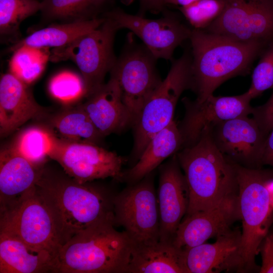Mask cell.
I'll return each instance as SVG.
<instances>
[{
	"instance_id": "9",
	"label": "cell",
	"mask_w": 273,
	"mask_h": 273,
	"mask_svg": "<svg viewBox=\"0 0 273 273\" xmlns=\"http://www.w3.org/2000/svg\"><path fill=\"white\" fill-rule=\"evenodd\" d=\"M113 211L115 226H122L135 244L159 241V212L153 172L116 194Z\"/></svg>"
},
{
	"instance_id": "10",
	"label": "cell",
	"mask_w": 273,
	"mask_h": 273,
	"mask_svg": "<svg viewBox=\"0 0 273 273\" xmlns=\"http://www.w3.org/2000/svg\"><path fill=\"white\" fill-rule=\"evenodd\" d=\"M49 158L57 161L65 173L80 183L108 177L120 181L125 159L97 144L78 143L55 134Z\"/></svg>"
},
{
	"instance_id": "18",
	"label": "cell",
	"mask_w": 273,
	"mask_h": 273,
	"mask_svg": "<svg viewBox=\"0 0 273 273\" xmlns=\"http://www.w3.org/2000/svg\"><path fill=\"white\" fill-rule=\"evenodd\" d=\"M27 86L10 72L1 76V137L10 134L30 119L46 116V111L35 102Z\"/></svg>"
},
{
	"instance_id": "3",
	"label": "cell",
	"mask_w": 273,
	"mask_h": 273,
	"mask_svg": "<svg viewBox=\"0 0 273 273\" xmlns=\"http://www.w3.org/2000/svg\"><path fill=\"white\" fill-rule=\"evenodd\" d=\"M189 192L186 215L205 210L237 195L235 163L219 151L209 132L176 153Z\"/></svg>"
},
{
	"instance_id": "20",
	"label": "cell",
	"mask_w": 273,
	"mask_h": 273,
	"mask_svg": "<svg viewBox=\"0 0 273 273\" xmlns=\"http://www.w3.org/2000/svg\"><path fill=\"white\" fill-rule=\"evenodd\" d=\"M42 169L34 166L11 145L0 152V211L35 187Z\"/></svg>"
},
{
	"instance_id": "30",
	"label": "cell",
	"mask_w": 273,
	"mask_h": 273,
	"mask_svg": "<svg viewBox=\"0 0 273 273\" xmlns=\"http://www.w3.org/2000/svg\"><path fill=\"white\" fill-rule=\"evenodd\" d=\"M103 4L101 0H42L40 11L46 20L70 22L87 19L89 14Z\"/></svg>"
},
{
	"instance_id": "6",
	"label": "cell",
	"mask_w": 273,
	"mask_h": 273,
	"mask_svg": "<svg viewBox=\"0 0 273 273\" xmlns=\"http://www.w3.org/2000/svg\"><path fill=\"white\" fill-rule=\"evenodd\" d=\"M191 54L187 51L173 61L166 77L145 103L134 120L132 155L135 163L151 138L173 121L180 96L191 87Z\"/></svg>"
},
{
	"instance_id": "36",
	"label": "cell",
	"mask_w": 273,
	"mask_h": 273,
	"mask_svg": "<svg viewBox=\"0 0 273 273\" xmlns=\"http://www.w3.org/2000/svg\"><path fill=\"white\" fill-rule=\"evenodd\" d=\"M140 10L138 15L143 16L146 12L157 14L164 11V0H139Z\"/></svg>"
},
{
	"instance_id": "5",
	"label": "cell",
	"mask_w": 273,
	"mask_h": 273,
	"mask_svg": "<svg viewBox=\"0 0 273 273\" xmlns=\"http://www.w3.org/2000/svg\"><path fill=\"white\" fill-rule=\"evenodd\" d=\"M235 164L242 220L241 255L244 267H252L273 211V179L259 169Z\"/></svg>"
},
{
	"instance_id": "1",
	"label": "cell",
	"mask_w": 273,
	"mask_h": 273,
	"mask_svg": "<svg viewBox=\"0 0 273 273\" xmlns=\"http://www.w3.org/2000/svg\"><path fill=\"white\" fill-rule=\"evenodd\" d=\"M36 191L50 211L62 246L96 224L114 221L116 194L104 187L80 183L66 173L44 167Z\"/></svg>"
},
{
	"instance_id": "13",
	"label": "cell",
	"mask_w": 273,
	"mask_h": 273,
	"mask_svg": "<svg viewBox=\"0 0 273 273\" xmlns=\"http://www.w3.org/2000/svg\"><path fill=\"white\" fill-rule=\"evenodd\" d=\"M251 100L247 92L234 96L212 95L202 102L184 98L186 112L179 127L183 139L182 148L195 143L217 124L251 114Z\"/></svg>"
},
{
	"instance_id": "29",
	"label": "cell",
	"mask_w": 273,
	"mask_h": 273,
	"mask_svg": "<svg viewBox=\"0 0 273 273\" xmlns=\"http://www.w3.org/2000/svg\"><path fill=\"white\" fill-rule=\"evenodd\" d=\"M41 8V2L37 0H0L1 39L19 37L21 23L40 11Z\"/></svg>"
},
{
	"instance_id": "35",
	"label": "cell",
	"mask_w": 273,
	"mask_h": 273,
	"mask_svg": "<svg viewBox=\"0 0 273 273\" xmlns=\"http://www.w3.org/2000/svg\"><path fill=\"white\" fill-rule=\"evenodd\" d=\"M260 273H273V235L267 236L262 248Z\"/></svg>"
},
{
	"instance_id": "28",
	"label": "cell",
	"mask_w": 273,
	"mask_h": 273,
	"mask_svg": "<svg viewBox=\"0 0 273 273\" xmlns=\"http://www.w3.org/2000/svg\"><path fill=\"white\" fill-rule=\"evenodd\" d=\"M50 55L49 48L20 46L13 51L9 62L10 72L29 85L41 75Z\"/></svg>"
},
{
	"instance_id": "15",
	"label": "cell",
	"mask_w": 273,
	"mask_h": 273,
	"mask_svg": "<svg viewBox=\"0 0 273 273\" xmlns=\"http://www.w3.org/2000/svg\"><path fill=\"white\" fill-rule=\"evenodd\" d=\"M176 156L159 167L157 191L159 241L172 244L175 232L186 214L189 192Z\"/></svg>"
},
{
	"instance_id": "39",
	"label": "cell",
	"mask_w": 273,
	"mask_h": 273,
	"mask_svg": "<svg viewBox=\"0 0 273 273\" xmlns=\"http://www.w3.org/2000/svg\"><path fill=\"white\" fill-rule=\"evenodd\" d=\"M271 6H272V10H273V1L271 2Z\"/></svg>"
},
{
	"instance_id": "26",
	"label": "cell",
	"mask_w": 273,
	"mask_h": 273,
	"mask_svg": "<svg viewBox=\"0 0 273 273\" xmlns=\"http://www.w3.org/2000/svg\"><path fill=\"white\" fill-rule=\"evenodd\" d=\"M204 30L242 42L256 41L249 26L247 0H225L220 15Z\"/></svg>"
},
{
	"instance_id": "14",
	"label": "cell",
	"mask_w": 273,
	"mask_h": 273,
	"mask_svg": "<svg viewBox=\"0 0 273 273\" xmlns=\"http://www.w3.org/2000/svg\"><path fill=\"white\" fill-rule=\"evenodd\" d=\"M209 133L217 149L232 162L249 168L261 163L267 135L253 117L244 116L221 122Z\"/></svg>"
},
{
	"instance_id": "19",
	"label": "cell",
	"mask_w": 273,
	"mask_h": 273,
	"mask_svg": "<svg viewBox=\"0 0 273 273\" xmlns=\"http://www.w3.org/2000/svg\"><path fill=\"white\" fill-rule=\"evenodd\" d=\"M82 100L80 104L103 136L133 124V118L122 101L118 83L111 76L107 83Z\"/></svg>"
},
{
	"instance_id": "23",
	"label": "cell",
	"mask_w": 273,
	"mask_h": 273,
	"mask_svg": "<svg viewBox=\"0 0 273 273\" xmlns=\"http://www.w3.org/2000/svg\"><path fill=\"white\" fill-rule=\"evenodd\" d=\"M127 273H185L180 250L172 244L159 241L149 244L134 243Z\"/></svg>"
},
{
	"instance_id": "16",
	"label": "cell",
	"mask_w": 273,
	"mask_h": 273,
	"mask_svg": "<svg viewBox=\"0 0 273 273\" xmlns=\"http://www.w3.org/2000/svg\"><path fill=\"white\" fill-rule=\"evenodd\" d=\"M240 218L237 195L211 208L186 215L179 224L172 244L178 250L193 247L229 231Z\"/></svg>"
},
{
	"instance_id": "21",
	"label": "cell",
	"mask_w": 273,
	"mask_h": 273,
	"mask_svg": "<svg viewBox=\"0 0 273 273\" xmlns=\"http://www.w3.org/2000/svg\"><path fill=\"white\" fill-rule=\"evenodd\" d=\"M183 145V139L173 120L150 140L137 162L123 171L120 181L127 185L136 183L153 172L167 158L177 153Z\"/></svg>"
},
{
	"instance_id": "4",
	"label": "cell",
	"mask_w": 273,
	"mask_h": 273,
	"mask_svg": "<svg viewBox=\"0 0 273 273\" xmlns=\"http://www.w3.org/2000/svg\"><path fill=\"white\" fill-rule=\"evenodd\" d=\"M114 226L103 222L73 236L59 249L54 272L127 273L134 243Z\"/></svg>"
},
{
	"instance_id": "34",
	"label": "cell",
	"mask_w": 273,
	"mask_h": 273,
	"mask_svg": "<svg viewBox=\"0 0 273 273\" xmlns=\"http://www.w3.org/2000/svg\"><path fill=\"white\" fill-rule=\"evenodd\" d=\"M251 114L267 135L273 127V93L264 104L253 107Z\"/></svg>"
},
{
	"instance_id": "38",
	"label": "cell",
	"mask_w": 273,
	"mask_h": 273,
	"mask_svg": "<svg viewBox=\"0 0 273 273\" xmlns=\"http://www.w3.org/2000/svg\"><path fill=\"white\" fill-rule=\"evenodd\" d=\"M198 1L200 0H164V3L165 6L170 5L181 7L187 6Z\"/></svg>"
},
{
	"instance_id": "37",
	"label": "cell",
	"mask_w": 273,
	"mask_h": 273,
	"mask_svg": "<svg viewBox=\"0 0 273 273\" xmlns=\"http://www.w3.org/2000/svg\"><path fill=\"white\" fill-rule=\"evenodd\" d=\"M261 163L273 166V127L265 139L261 158Z\"/></svg>"
},
{
	"instance_id": "25",
	"label": "cell",
	"mask_w": 273,
	"mask_h": 273,
	"mask_svg": "<svg viewBox=\"0 0 273 273\" xmlns=\"http://www.w3.org/2000/svg\"><path fill=\"white\" fill-rule=\"evenodd\" d=\"M50 119V124L63 139L97 144L104 137L81 104L68 106Z\"/></svg>"
},
{
	"instance_id": "41",
	"label": "cell",
	"mask_w": 273,
	"mask_h": 273,
	"mask_svg": "<svg viewBox=\"0 0 273 273\" xmlns=\"http://www.w3.org/2000/svg\"><path fill=\"white\" fill-rule=\"evenodd\" d=\"M266 1H269V2H271L273 1V0H266Z\"/></svg>"
},
{
	"instance_id": "22",
	"label": "cell",
	"mask_w": 273,
	"mask_h": 273,
	"mask_svg": "<svg viewBox=\"0 0 273 273\" xmlns=\"http://www.w3.org/2000/svg\"><path fill=\"white\" fill-rule=\"evenodd\" d=\"M56 257L36 251L16 238L0 232V273L54 272Z\"/></svg>"
},
{
	"instance_id": "32",
	"label": "cell",
	"mask_w": 273,
	"mask_h": 273,
	"mask_svg": "<svg viewBox=\"0 0 273 273\" xmlns=\"http://www.w3.org/2000/svg\"><path fill=\"white\" fill-rule=\"evenodd\" d=\"M225 5V0H200L178 9L194 29L204 30L219 17Z\"/></svg>"
},
{
	"instance_id": "33",
	"label": "cell",
	"mask_w": 273,
	"mask_h": 273,
	"mask_svg": "<svg viewBox=\"0 0 273 273\" xmlns=\"http://www.w3.org/2000/svg\"><path fill=\"white\" fill-rule=\"evenodd\" d=\"M264 51L253 70L251 84L247 91L252 99L273 87V41Z\"/></svg>"
},
{
	"instance_id": "7",
	"label": "cell",
	"mask_w": 273,
	"mask_h": 273,
	"mask_svg": "<svg viewBox=\"0 0 273 273\" xmlns=\"http://www.w3.org/2000/svg\"><path fill=\"white\" fill-rule=\"evenodd\" d=\"M118 29L115 22L106 15L104 21L98 28L64 47L53 49L50 61H73L82 74L86 97L104 83L106 74L116 62L113 43Z\"/></svg>"
},
{
	"instance_id": "27",
	"label": "cell",
	"mask_w": 273,
	"mask_h": 273,
	"mask_svg": "<svg viewBox=\"0 0 273 273\" xmlns=\"http://www.w3.org/2000/svg\"><path fill=\"white\" fill-rule=\"evenodd\" d=\"M54 138L49 129L32 126L19 133L11 146L36 168L42 169L49 158Z\"/></svg>"
},
{
	"instance_id": "2",
	"label": "cell",
	"mask_w": 273,
	"mask_h": 273,
	"mask_svg": "<svg viewBox=\"0 0 273 273\" xmlns=\"http://www.w3.org/2000/svg\"><path fill=\"white\" fill-rule=\"evenodd\" d=\"M191 87L195 100L204 101L213 95L222 83L233 77L247 74L259 55L268 46L254 41L242 42L208 32L193 29Z\"/></svg>"
},
{
	"instance_id": "17",
	"label": "cell",
	"mask_w": 273,
	"mask_h": 273,
	"mask_svg": "<svg viewBox=\"0 0 273 273\" xmlns=\"http://www.w3.org/2000/svg\"><path fill=\"white\" fill-rule=\"evenodd\" d=\"M217 238L212 244L204 243L179 250L185 273H214L244 267L241 234L230 230Z\"/></svg>"
},
{
	"instance_id": "40",
	"label": "cell",
	"mask_w": 273,
	"mask_h": 273,
	"mask_svg": "<svg viewBox=\"0 0 273 273\" xmlns=\"http://www.w3.org/2000/svg\"><path fill=\"white\" fill-rule=\"evenodd\" d=\"M104 3L107 1V0H101Z\"/></svg>"
},
{
	"instance_id": "24",
	"label": "cell",
	"mask_w": 273,
	"mask_h": 273,
	"mask_svg": "<svg viewBox=\"0 0 273 273\" xmlns=\"http://www.w3.org/2000/svg\"><path fill=\"white\" fill-rule=\"evenodd\" d=\"M105 20L104 18H95L53 24L34 31L24 38L18 40L10 49L13 52L22 46L36 48H53L64 47L78 36L92 31L100 26Z\"/></svg>"
},
{
	"instance_id": "11",
	"label": "cell",
	"mask_w": 273,
	"mask_h": 273,
	"mask_svg": "<svg viewBox=\"0 0 273 273\" xmlns=\"http://www.w3.org/2000/svg\"><path fill=\"white\" fill-rule=\"evenodd\" d=\"M130 42L117 59L110 74L118 83L122 101L133 123L162 80L156 71V59L145 46Z\"/></svg>"
},
{
	"instance_id": "31",
	"label": "cell",
	"mask_w": 273,
	"mask_h": 273,
	"mask_svg": "<svg viewBox=\"0 0 273 273\" xmlns=\"http://www.w3.org/2000/svg\"><path fill=\"white\" fill-rule=\"evenodd\" d=\"M48 89L52 97L66 106L78 102L86 95L82 77L70 71L54 75L49 83Z\"/></svg>"
},
{
	"instance_id": "12",
	"label": "cell",
	"mask_w": 273,
	"mask_h": 273,
	"mask_svg": "<svg viewBox=\"0 0 273 273\" xmlns=\"http://www.w3.org/2000/svg\"><path fill=\"white\" fill-rule=\"evenodd\" d=\"M106 15L119 29L126 28L138 36L156 59H172L175 49L189 39L192 30L172 13H167L158 19H149L117 9Z\"/></svg>"
},
{
	"instance_id": "8",
	"label": "cell",
	"mask_w": 273,
	"mask_h": 273,
	"mask_svg": "<svg viewBox=\"0 0 273 273\" xmlns=\"http://www.w3.org/2000/svg\"><path fill=\"white\" fill-rule=\"evenodd\" d=\"M0 214V232L16 238L32 249L47 251L56 257L62 245L36 186Z\"/></svg>"
}]
</instances>
